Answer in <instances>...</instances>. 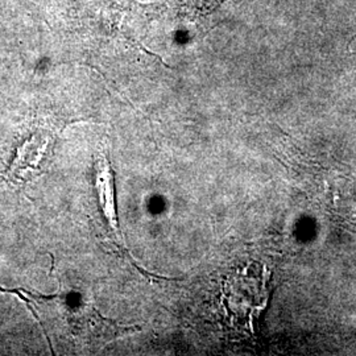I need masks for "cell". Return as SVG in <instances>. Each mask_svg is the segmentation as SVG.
Instances as JSON below:
<instances>
[{"label":"cell","mask_w":356,"mask_h":356,"mask_svg":"<svg viewBox=\"0 0 356 356\" xmlns=\"http://www.w3.org/2000/svg\"><path fill=\"white\" fill-rule=\"evenodd\" d=\"M1 292L17 294L26 305L32 309H38L40 316L36 318L40 323L53 319V326L61 323V330L64 331V338L70 339L74 346L82 348L98 350L102 348L116 338L124 337L138 327H126L115 321L104 318L94 306L86 304L69 305L65 298L53 297H38L32 293L24 291H4Z\"/></svg>","instance_id":"1"},{"label":"cell","mask_w":356,"mask_h":356,"mask_svg":"<svg viewBox=\"0 0 356 356\" xmlns=\"http://www.w3.org/2000/svg\"><path fill=\"white\" fill-rule=\"evenodd\" d=\"M56 139V129L38 128L31 131L16 148L13 164L7 169L8 179L13 184H26L38 177L51 163Z\"/></svg>","instance_id":"2"},{"label":"cell","mask_w":356,"mask_h":356,"mask_svg":"<svg viewBox=\"0 0 356 356\" xmlns=\"http://www.w3.org/2000/svg\"><path fill=\"white\" fill-rule=\"evenodd\" d=\"M95 189L98 191L99 206L102 209L103 216L108 225V229L114 234L115 241L124 247V241L122 238L119 222L115 207V179L114 170L107 159V156H99L94 165Z\"/></svg>","instance_id":"3"}]
</instances>
